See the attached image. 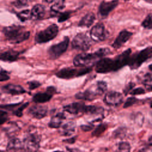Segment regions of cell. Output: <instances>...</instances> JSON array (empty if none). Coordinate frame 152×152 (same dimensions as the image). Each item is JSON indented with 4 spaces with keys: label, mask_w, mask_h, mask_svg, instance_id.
Wrapping results in <instances>:
<instances>
[{
    "label": "cell",
    "mask_w": 152,
    "mask_h": 152,
    "mask_svg": "<svg viewBox=\"0 0 152 152\" xmlns=\"http://www.w3.org/2000/svg\"><path fill=\"white\" fill-rule=\"evenodd\" d=\"M151 14H149L145 18L144 21L141 23V26L147 29H151L152 28V23H151Z\"/></svg>",
    "instance_id": "34"
},
{
    "label": "cell",
    "mask_w": 152,
    "mask_h": 152,
    "mask_svg": "<svg viewBox=\"0 0 152 152\" xmlns=\"http://www.w3.org/2000/svg\"><path fill=\"white\" fill-rule=\"evenodd\" d=\"M152 48L147 47L144 49L135 53L132 56H130L128 65L131 69H136L138 68L144 62L151 58Z\"/></svg>",
    "instance_id": "3"
},
{
    "label": "cell",
    "mask_w": 152,
    "mask_h": 152,
    "mask_svg": "<svg viewBox=\"0 0 152 152\" xmlns=\"http://www.w3.org/2000/svg\"><path fill=\"white\" fill-rule=\"evenodd\" d=\"M131 54V49H128L113 59L114 71H116L128 65Z\"/></svg>",
    "instance_id": "11"
},
{
    "label": "cell",
    "mask_w": 152,
    "mask_h": 152,
    "mask_svg": "<svg viewBox=\"0 0 152 152\" xmlns=\"http://www.w3.org/2000/svg\"><path fill=\"white\" fill-rule=\"evenodd\" d=\"M53 97V94L46 90V92H39L36 93L32 98V100L37 103H46L51 100Z\"/></svg>",
    "instance_id": "23"
},
{
    "label": "cell",
    "mask_w": 152,
    "mask_h": 152,
    "mask_svg": "<svg viewBox=\"0 0 152 152\" xmlns=\"http://www.w3.org/2000/svg\"><path fill=\"white\" fill-rule=\"evenodd\" d=\"M99 95L97 94L96 91H93L90 88L84 91L78 92L75 95L76 99L79 100H83L86 101H92L97 98Z\"/></svg>",
    "instance_id": "19"
},
{
    "label": "cell",
    "mask_w": 152,
    "mask_h": 152,
    "mask_svg": "<svg viewBox=\"0 0 152 152\" xmlns=\"http://www.w3.org/2000/svg\"><path fill=\"white\" fill-rule=\"evenodd\" d=\"M149 69H150V71H151V65H149Z\"/></svg>",
    "instance_id": "52"
},
{
    "label": "cell",
    "mask_w": 152,
    "mask_h": 152,
    "mask_svg": "<svg viewBox=\"0 0 152 152\" xmlns=\"http://www.w3.org/2000/svg\"><path fill=\"white\" fill-rule=\"evenodd\" d=\"M65 0H54L50 7V15L55 17L58 15L65 7Z\"/></svg>",
    "instance_id": "24"
},
{
    "label": "cell",
    "mask_w": 152,
    "mask_h": 152,
    "mask_svg": "<svg viewBox=\"0 0 152 152\" xmlns=\"http://www.w3.org/2000/svg\"><path fill=\"white\" fill-rule=\"evenodd\" d=\"M18 17L22 21H24L27 20L31 19L30 11L29 10H25L21 11L18 14Z\"/></svg>",
    "instance_id": "32"
},
{
    "label": "cell",
    "mask_w": 152,
    "mask_h": 152,
    "mask_svg": "<svg viewBox=\"0 0 152 152\" xmlns=\"http://www.w3.org/2000/svg\"><path fill=\"white\" fill-rule=\"evenodd\" d=\"M65 118L64 112H59L51 118L48 125L51 128H58L61 126L62 123Z\"/></svg>",
    "instance_id": "22"
},
{
    "label": "cell",
    "mask_w": 152,
    "mask_h": 152,
    "mask_svg": "<svg viewBox=\"0 0 152 152\" xmlns=\"http://www.w3.org/2000/svg\"><path fill=\"white\" fill-rule=\"evenodd\" d=\"M0 152H4V151H2V150H0Z\"/></svg>",
    "instance_id": "55"
},
{
    "label": "cell",
    "mask_w": 152,
    "mask_h": 152,
    "mask_svg": "<svg viewBox=\"0 0 152 152\" xmlns=\"http://www.w3.org/2000/svg\"><path fill=\"white\" fill-rule=\"evenodd\" d=\"M91 71V67H82L80 69L73 68H64L56 73V76L62 79H70L83 76L89 73Z\"/></svg>",
    "instance_id": "4"
},
{
    "label": "cell",
    "mask_w": 152,
    "mask_h": 152,
    "mask_svg": "<svg viewBox=\"0 0 152 152\" xmlns=\"http://www.w3.org/2000/svg\"><path fill=\"white\" fill-rule=\"evenodd\" d=\"M20 53L14 50H9L0 53V60L7 62H13L16 61Z\"/></svg>",
    "instance_id": "25"
},
{
    "label": "cell",
    "mask_w": 152,
    "mask_h": 152,
    "mask_svg": "<svg viewBox=\"0 0 152 152\" xmlns=\"http://www.w3.org/2000/svg\"><path fill=\"white\" fill-rule=\"evenodd\" d=\"M7 150L12 152H25L26 151L23 142L17 138H12L8 143Z\"/></svg>",
    "instance_id": "17"
},
{
    "label": "cell",
    "mask_w": 152,
    "mask_h": 152,
    "mask_svg": "<svg viewBox=\"0 0 152 152\" xmlns=\"http://www.w3.org/2000/svg\"><path fill=\"white\" fill-rule=\"evenodd\" d=\"M124 1H129V0H124Z\"/></svg>",
    "instance_id": "54"
},
{
    "label": "cell",
    "mask_w": 152,
    "mask_h": 152,
    "mask_svg": "<svg viewBox=\"0 0 152 152\" xmlns=\"http://www.w3.org/2000/svg\"><path fill=\"white\" fill-rule=\"evenodd\" d=\"M2 90L6 93L12 95H18L26 93L24 88L18 84H8L2 87Z\"/></svg>",
    "instance_id": "18"
},
{
    "label": "cell",
    "mask_w": 152,
    "mask_h": 152,
    "mask_svg": "<svg viewBox=\"0 0 152 152\" xmlns=\"http://www.w3.org/2000/svg\"><path fill=\"white\" fill-rule=\"evenodd\" d=\"M29 104V103L28 102H26L24 104H23L21 106H20L16 110H15V112H14V114L18 116V117H21L23 116V110L26 108L28 105Z\"/></svg>",
    "instance_id": "37"
},
{
    "label": "cell",
    "mask_w": 152,
    "mask_h": 152,
    "mask_svg": "<svg viewBox=\"0 0 152 152\" xmlns=\"http://www.w3.org/2000/svg\"><path fill=\"white\" fill-rule=\"evenodd\" d=\"M139 114L140 113H138L135 116V122L137 124H140V125H142V124L143 123V121H141V120H140V118H142L143 117V115H142V114L141 113L139 116Z\"/></svg>",
    "instance_id": "44"
},
{
    "label": "cell",
    "mask_w": 152,
    "mask_h": 152,
    "mask_svg": "<svg viewBox=\"0 0 152 152\" xmlns=\"http://www.w3.org/2000/svg\"><path fill=\"white\" fill-rule=\"evenodd\" d=\"M20 103H16V104H9V105H3V106H1L2 108H5V109H10V108H12L16 106L19 105Z\"/></svg>",
    "instance_id": "46"
},
{
    "label": "cell",
    "mask_w": 152,
    "mask_h": 152,
    "mask_svg": "<svg viewBox=\"0 0 152 152\" xmlns=\"http://www.w3.org/2000/svg\"><path fill=\"white\" fill-rule=\"evenodd\" d=\"M123 99V95L121 93L115 91H110L105 94L103 101L109 106H118L122 103Z\"/></svg>",
    "instance_id": "12"
},
{
    "label": "cell",
    "mask_w": 152,
    "mask_h": 152,
    "mask_svg": "<svg viewBox=\"0 0 152 152\" xmlns=\"http://www.w3.org/2000/svg\"><path fill=\"white\" fill-rule=\"evenodd\" d=\"M46 2H47V3H48V4H51V3H52L53 2V1L54 0H44Z\"/></svg>",
    "instance_id": "49"
},
{
    "label": "cell",
    "mask_w": 152,
    "mask_h": 152,
    "mask_svg": "<svg viewBox=\"0 0 152 152\" xmlns=\"http://www.w3.org/2000/svg\"><path fill=\"white\" fill-rule=\"evenodd\" d=\"M95 71L100 74H107L114 71L113 59L102 58L96 62Z\"/></svg>",
    "instance_id": "10"
},
{
    "label": "cell",
    "mask_w": 152,
    "mask_h": 152,
    "mask_svg": "<svg viewBox=\"0 0 152 152\" xmlns=\"http://www.w3.org/2000/svg\"><path fill=\"white\" fill-rule=\"evenodd\" d=\"M7 114V113L6 112L2 111V110H0V118L2 117V116H6V115Z\"/></svg>",
    "instance_id": "48"
},
{
    "label": "cell",
    "mask_w": 152,
    "mask_h": 152,
    "mask_svg": "<svg viewBox=\"0 0 152 152\" xmlns=\"http://www.w3.org/2000/svg\"><path fill=\"white\" fill-rule=\"evenodd\" d=\"M4 33L8 40L12 43H19L27 40L30 31H25L24 27L20 26H11L5 27Z\"/></svg>",
    "instance_id": "2"
},
{
    "label": "cell",
    "mask_w": 152,
    "mask_h": 152,
    "mask_svg": "<svg viewBox=\"0 0 152 152\" xmlns=\"http://www.w3.org/2000/svg\"><path fill=\"white\" fill-rule=\"evenodd\" d=\"M132 33L129 31L126 30H123L121 31L116 38L115 39V41L112 44V47L115 49L120 48L124 44H125L132 36Z\"/></svg>",
    "instance_id": "15"
},
{
    "label": "cell",
    "mask_w": 152,
    "mask_h": 152,
    "mask_svg": "<svg viewBox=\"0 0 152 152\" xmlns=\"http://www.w3.org/2000/svg\"><path fill=\"white\" fill-rule=\"evenodd\" d=\"M152 77L151 73H146L142 77V84L145 87L147 90L149 91L151 90Z\"/></svg>",
    "instance_id": "28"
},
{
    "label": "cell",
    "mask_w": 152,
    "mask_h": 152,
    "mask_svg": "<svg viewBox=\"0 0 152 152\" xmlns=\"http://www.w3.org/2000/svg\"><path fill=\"white\" fill-rule=\"evenodd\" d=\"M126 129L124 127H120L115 129L113 132V136L115 138H124L125 136Z\"/></svg>",
    "instance_id": "33"
},
{
    "label": "cell",
    "mask_w": 152,
    "mask_h": 152,
    "mask_svg": "<svg viewBox=\"0 0 152 152\" xmlns=\"http://www.w3.org/2000/svg\"><path fill=\"white\" fill-rule=\"evenodd\" d=\"M145 93V90L142 87H138L133 89L130 93V94L135 96V95H140V94H142Z\"/></svg>",
    "instance_id": "40"
},
{
    "label": "cell",
    "mask_w": 152,
    "mask_h": 152,
    "mask_svg": "<svg viewBox=\"0 0 152 152\" xmlns=\"http://www.w3.org/2000/svg\"><path fill=\"white\" fill-rule=\"evenodd\" d=\"M107 88V83L103 81H98L96 83V91L97 94L100 96L103 94Z\"/></svg>",
    "instance_id": "29"
},
{
    "label": "cell",
    "mask_w": 152,
    "mask_h": 152,
    "mask_svg": "<svg viewBox=\"0 0 152 152\" xmlns=\"http://www.w3.org/2000/svg\"><path fill=\"white\" fill-rule=\"evenodd\" d=\"M53 152H63V151H59V150H57V151H53Z\"/></svg>",
    "instance_id": "53"
},
{
    "label": "cell",
    "mask_w": 152,
    "mask_h": 152,
    "mask_svg": "<svg viewBox=\"0 0 152 152\" xmlns=\"http://www.w3.org/2000/svg\"><path fill=\"white\" fill-rule=\"evenodd\" d=\"M59 133L62 136H70L75 131L76 124L73 121L68 122L59 127Z\"/></svg>",
    "instance_id": "21"
},
{
    "label": "cell",
    "mask_w": 152,
    "mask_h": 152,
    "mask_svg": "<svg viewBox=\"0 0 152 152\" xmlns=\"http://www.w3.org/2000/svg\"><path fill=\"white\" fill-rule=\"evenodd\" d=\"M59 32L58 26L55 24H52L45 30L36 33L34 40L36 43L41 44L49 42L53 39Z\"/></svg>",
    "instance_id": "5"
},
{
    "label": "cell",
    "mask_w": 152,
    "mask_h": 152,
    "mask_svg": "<svg viewBox=\"0 0 152 152\" xmlns=\"http://www.w3.org/2000/svg\"><path fill=\"white\" fill-rule=\"evenodd\" d=\"M70 14L71 12L69 11H65L64 12H60L58 15V21L59 23H62L64 22L66 20H67L69 17H70Z\"/></svg>",
    "instance_id": "36"
},
{
    "label": "cell",
    "mask_w": 152,
    "mask_h": 152,
    "mask_svg": "<svg viewBox=\"0 0 152 152\" xmlns=\"http://www.w3.org/2000/svg\"><path fill=\"white\" fill-rule=\"evenodd\" d=\"M72 49L83 52L88 50L91 46V41L89 37L83 33H78L72 40Z\"/></svg>",
    "instance_id": "7"
},
{
    "label": "cell",
    "mask_w": 152,
    "mask_h": 152,
    "mask_svg": "<svg viewBox=\"0 0 152 152\" xmlns=\"http://www.w3.org/2000/svg\"><path fill=\"white\" fill-rule=\"evenodd\" d=\"M14 5L17 8H21L27 5L26 0H15L14 2Z\"/></svg>",
    "instance_id": "41"
},
{
    "label": "cell",
    "mask_w": 152,
    "mask_h": 152,
    "mask_svg": "<svg viewBox=\"0 0 152 152\" xmlns=\"http://www.w3.org/2000/svg\"><path fill=\"white\" fill-rule=\"evenodd\" d=\"M95 20V15L93 12H88L79 21V27H90Z\"/></svg>",
    "instance_id": "26"
},
{
    "label": "cell",
    "mask_w": 152,
    "mask_h": 152,
    "mask_svg": "<svg viewBox=\"0 0 152 152\" xmlns=\"http://www.w3.org/2000/svg\"><path fill=\"white\" fill-rule=\"evenodd\" d=\"M118 0L103 1L99 7V13L103 17H106L118 5Z\"/></svg>",
    "instance_id": "13"
},
{
    "label": "cell",
    "mask_w": 152,
    "mask_h": 152,
    "mask_svg": "<svg viewBox=\"0 0 152 152\" xmlns=\"http://www.w3.org/2000/svg\"><path fill=\"white\" fill-rule=\"evenodd\" d=\"M28 113L34 118L40 119L46 116L48 113V107L45 106L34 105L29 108Z\"/></svg>",
    "instance_id": "14"
},
{
    "label": "cell",
    "mask_w": 152,
    "mask_h": 152,
    "mask_svg": "<svg viewBox=\"0 0 152 152\" xmlns=\"http://www.w3.org/2000/svg\"><path fill=\"white\" fill-rule=\"evenodd\" d=\"M138 101V100L137 98H135V97H128L126 99V100L125 102V103L124 104V106H123V107L124 108L129 107L135 104V103H137Z\"/></svg>",
    "instance_id": "35"
},
{
    "label": "cell",
    "mask_w": 152,
    "mask_h": 152,
    "mask_svg": "<svg viewBox=\"0 0 152 152\" xmlns=\"http://www.w3.org/2000/svg\"><path fill=\"white\" fill-rule=\"evenodd\" d=\"M28 88L30 90H34L39 87L42 84L40 82L37 81H31L27 83Z\"/></svg>",
    "instance_id": "39"
},
{
    "label": "cell",
    "mask_w": 152,
    "mask_h": 152,
    "mask_svg": "<svg viewBox=\"0 0 152 152\" xmlns=\"http://www.w3.org/2000/svg\"><path fill=\"white\" fill-rule=\"evenodd\" d=\"M41 136L37 133H30L26 136L23 142L26 151L36 152L40 147Z\"/></svg>",
    "instance_id": "8"
},
{
    "label": "cell",
    "mask_w": 152,
    "mask_h": 152,
    "mask_svg": "<svg viewBox=\"0 0 152 152\" xmlns=\"http://www.w3.org/2000/svg\"><path fill=\"white\" fill-rule=\"evenodd\" d=\"M107 124H100L93 131L91 135L95 137H99L106 131V129H107Z\"/></svg>",
    "instance_id": "30"
},
{
    "label": "cell",
    "mask_w": 152,
    "mask_h": 152,
    "mask_svg": "<svg viewBox=\"0 0 152 152\" xmlns=\"http://www.w3.org/2000/svg\"><path fill=\"white\" fill-rule=\"evenodd\" d=\"M86 104L81 102H73L64 106V110L69 113L77 115L80 113H84Z\"/></svg>",
    "instance_id": "16"
},
{
    "label": "cell",
    "mask_w": 152,
    "mask_h": 152,
    "mask_svg": "<svg viewBox=\"0 0 152 152\" xmlns=\"http://www.w3.org/2000/svg\"><path fill=\"white\" fill-rule=\"evenodd\" d=\"M8 120V118L5 116H2L0 118V125H2L3 124H4Z\"/></svg>",
    "instance_id": "47"
},
{
    "label": "cell",
    "mask_w": 152,
    "mask_h": 152,
    "mask_svg": "<svg viewBox=\"0 0 152 152\" xmlns=\"http://www.w3.org/2000/svg\"><path fill=\"white\" fill-rule=\"evenodd\" d=\"M104 109L101 106L93 105H86L84 113L88 115H99L103 112Z\"/></svg>",
    "instance_id": "27"
},
{
    "label": "cell",
    "mask_w": 152,
    "mask_h": 152,
    "mask_svg": "<svg viewBox=\"0 0 152 152\" xmlns=\"http://www.w3.org/2000/svg\"><path fill=\"white\" fill-rule=\"evenodd\" d=\"M118 150L119 152H130V144L126 141H122L118 144Z\"/></svg>",
    "instance_id": "31"
},
{
    "label": "cell",
    "mask_w": 152,
    "mask_h": 152,
    "mask_svg": "<svg viewBox=\"0 0 152 152\" xmlns=\"http://www.w3.org/2000/svg\"><path fill=\"white\" fill-rule=\"evenodd\" d=\"M75 141H76V137H72L71 138L64 140L63 142L68 144H74L75 142Z\"/></svg>",
    "instance_id": "45"
},
{
    "label": "cell",
    "mask_w": 152,
    "mask_h": 152,
    "mask_svg": "<svg viewBox=\"0 0 152 152\" xmlns=\"http://www.w3.org/2000/svg\"><path fill=\"white\" fill-rule=\"evenodd\" d=\"M144 1H147V2H149V3H151V0H144Z\"/></svg>",
    "instance_id": "51"
},
{
    "label": "cell",
    "mask_w": 152,
    "mask_h": 152,
    "mask_svg": "<svg viewBox=\"0 0 152 152\" xmlns=\"http://www.w3.org/2000/svg\"><path fill=\"white\" fill-rule=\"evenodd\" d=\"M31 19L42 20L45 15V8L41 4L35 5L30 10Z\"/></svg>",
    "instance_id": "20"
},
{
    "label": "cell",
    "mask_w": 152,
    "mask_h": 152,
    "mask_svg": "<svg viewBox=\"0 0 152 152\" xmlns=\"http://www.w3.org/2000/svg\"><path fill=\"white\" fill-rule=\"evenodd\" d=\"M10 77L9 73L7 71L3 69H0V81H7L10 79Z\"/></svg>",
    "instance_id": "38"
},
{
    "label": "cell",
    "mask_w": 152,
    "mask_h": 152,
    "mask_svg": "<svg viewBox=\"0 0 152 152\" xmlns=\"http://www.w3.org/2000/svg\"><path fill=\"white\" fill-rule=\"evenodd\" d=\"M110 50L109 48H103L98 49L94 53H82L76 55L73 59V64L77 67L90 66L97 59L104 57Z\"/></svg>",
    "instance_id": "1"
},
{
    "label": "cell",
    "mask_w": 152,
    "mask_h": 152,
    "mask_svg": "<svg viewBox=\"0 0 152 152\" xmlns=\"http://www.w3.org/2000/svg\"><path fill=\"white\" fill-rule=\"evenodd\" d=\"M91 39L96 42L104 41L109 36L108 31L106 30L103 23H97L94 26L90 31Z\"/></svg>",
    "instance_id": "9"
},
{
    "label": "cell",
    "mask_w": 152,
    "mask_h": 152,
    "mask_svg": "<svg viewBox=\"0 0 152 152\" xmlns=\"http://www.w3.org/2000/svg\"><path fill=\"white\" fill-rule=\"evenodd\" d=\"M135 84L134 83L132 82H129L125 87V88L123 89V92L125 94V95H127V94L128 93V92L129 91H131V90L134 88L135 87Z\"/></svg>",
    "instance_id": "42"
},
{
    "label": "cell",
    "mask_w": 152,
    "mask_h": 152,
    "mask_svg": "<svg viewBox=\"0 0 152 152\" xmlns=\"http://www.w3.org/2000/svg\"><path fill=\"white\" fill-rule=\"evenodd\" d=\"M138 152H146V150L145 148H142V149L140 150Z\"/></svg>",
    "instance_id": "50"
},
{
    "label": "cell",
    "mask_w": 152,
    "mask_h": 152,
    "mask_svg": "<svg viewBox=\"0 0 152 152\" xmlns=\"http://www.w3.org/2000/svg\"><path fill=\"white\" fill-rule=\"evenodd\" d=\"M69 43V39L68 36H65L62 42L51 46L48 50L49 58L52 59H56L60 57L67 50Z\"/></svg>",
    "instance_id": "6"
},
{
    "label": "cell",
    "mask_w": 152,
    "mask_h": 152,
    "mask_svg": "<svg viewBox=\"0 0 152 152\" xmlns=\"http://www.w3.org/2000/svg\"><path fill=\"white\" fill-rule=\"evenodd\" d=\"M80 128L83 131H86V132L90 131L94 128V125L91 123H90L88 124H86V125H82L80 126Z\"/></svg>",
    "instance_id": "43"
}]
</instances>
